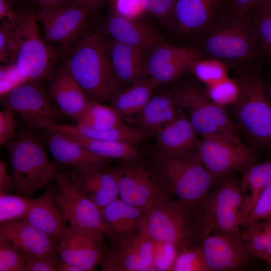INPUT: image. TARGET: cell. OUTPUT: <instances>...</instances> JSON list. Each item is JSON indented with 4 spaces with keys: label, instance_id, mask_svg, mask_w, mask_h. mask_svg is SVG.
<instances>
[{
    "label": "cell",
    "instance_id": "6da1fadb",
    "mask_svg": "<svg viewBox=\"0 0 271 271\" xmlns=\"http://www.w3.org/2000/svg\"><path fill=\"white\" fill-rule=\"evenodd\" d=\"M239 88L230 106L240 135L259 155L271 154V99L266 85L252 66L235 69Z\"/></svg>",
    "mask_w": 271,
    "mask_h": 271
},
{
    "label": "cell",
    "instance_id": "7a4b0ae2",
    "mask_svg": "<svg viewBox=\"0 0 271 271\" xmlns=\"http://www.w3.org/2000/svg\"><path fill=\"white\" fill-rule=\"evenodd\" d=\"M199 38L203 58L228 68L252 66L261 55L249 15L219 13Z\"/></svg>",
    "mask_w": 271,
    "mask_h": 271
},
{
    "label": "cell",
    "instance_id": "3957f363",
    "mask_svg": "<svg viewBox=\"0 0 271 271\" xmlns=\"http://www.w3.org/2000/svg\"><path fill=\"white\" fill-rule=\"evenodd\" d=\"M150 163L166 191L176 195L191 217H198L201 203L216 181L196 151L173 156L154 153Z\"/></svg>",
    "mask_w": 271,
    "mask_h": 271
},
{
    "label": "cell",
    "instance_id": "277c9868",
    "mask_svg": "<svg viewBox=\"0 0 271 271\" xmlns=\"http://www.w3.org/2000/svg\"><path fill=\"white\" fill-rule=\"evenodd\" d=\"M66 67L89 100L110 103L122 88L112 70L105 40L98 33L76 45Z\"/></svg>",
    "mask_w": 271,
    "mask_h": 271
},
{
    "label": "cell",
    "instance_id": "5b68a950",
    "mask_svg": "<svg viewBox=\"0 0 271 271\" xmlns=\"http://www.w3.org/2000/svg\"><path fill=\"white\" fill-rule=\"evenodd\" d=\"M11 167V187L18 194L31 198L54 182L59 175L40 141L33 134L22 132L6 145Z\"/></svg>",
    "mask_w": 271,
    "mask_h": 271
},
{
    "label": "cell",
    "instance_id": "8992f818",
    "mask_svg": "<svg viewBox=\"0 0 271 271\" xmlns=\"http://www.w3.org/2000/svg\"><path fill=\"white\" fill-rule=\"evenodd\" d=\"M235 172L218 179L200 206V214L195 221L202 225L206 235L212 232H240L239 227L244 197L240 180Z\"/></svg>",
    "mask_w": 271,
    "mask_h": 271
},
{
    "label": "cell",
    "instance_id": "52a82bcc",
    "mask_svg": "<svg viewBox=\"0 0 271 271\" xmlns=\"http://www.w3.org/2000/svg\"><path fill=\"white\" fill-rule=\"evenodd\" d=\"M55 183L57 201L69 227L102 245L106 228L101 209L76 187L68 175L59 173Z\"/></svg>",
    "mask_w": 271,
    "mask_h": 271
},
{
    "label": "cell",
    "instance_id": "ba28073f",
    "mask_svg": "<svg viewBox=\"0 0 271 271\" xmlns=\"http://www.w3.org/2000/svg\"><path fill=\"white\" fill-rule=\"evenodd\" d=\"M196 152L216 181L230 172L241 173L261 162L260 155L237 136L223 134L201 138Z\"/></svg>",
    "mask_w": 271,
    "mask_h": 271
},
{
    "label": "cell",
    "instance_id": "9c48e42d",
    "mask_svg": "<svg viewBox=\"0 0 271 271\" xmlns=\"http://www.w3.org/2000/svg\"><path fill=\"white\" fill-rule=\"evenodd\" d=\"M118 198L146 212L167 192L160 182L150 162L142 158L121 161L113 167Z\"/></svg>",
    "mask_w": 271,
    "mask_h": 271
},
{
    "label": "cell",
    "instance_id": "30bf717a",
    "mask_svg": "<svg viewBox=\"0 0 271 271\" xmlns=\"http://www.w3.org/2000/svg\"><path fill=\"white\" fill-rule=\"evenodd\" d=\"M35 14L20 15L15 29L18 51L15 63L28 81L41 79L53 69L56 53L41 37Z\"/></svg>",
    "mask_w": 271,
    "mask_h": 271
},
{
    "label": "cell",
    "instance_id": "8fae6325",
    "mask_svg": "<svg viewBox=\"0 0 271 271\" xmlns=\"http://www.w3.org/2000/svg\"><path fill=\"white\" fill-rule=\"evenodd\" d=\"M181 102L190 123L201 138L241 136L235 121L225 108L213 102L206 91L199 86L182 84Z\"/></svg>",
    "mask_w": 271,
    "mask_h": 271
},
{
    "label": "cell",
    "instance_id": "7c38bea8",
    "mask_svg": "<svg viewBox=\"0 0 271 271\" xmlns=\"http://www.w3.org/2000/svg\"><path fill=\"white\" fill-rule=\"evenodd\" d=\"M188 208L180 201L167 196L144 213L138 230L154 241L180 246L193 223Z\"/></svg>",
    "mask_w": 271,
    "mask_h": 271
},
{
    "label": "cell",
    "instance_id": "4fadbf2b",
    "mask_svg": "<svg viewBox=\"0 0 271 271\" xmlns=\"http://www.w3.org/2000/svg\"><path fill=\"white\" fill-rule=\"evenodd\" d=\"M100 262L103 271H154V241L138 229L109 239Z\"/></svg>",
    "mask_w": 271,
    "mask_h": 271
},
{
    "label": "cell",
    "instance_id": "5bb4252c",
    "mask_svg": "<svg viewBox=\"0 0 271 271\" xmlns=\"http://www.w3.org/2000/svg\"><path fill=\"white\" fill-rule=\"evenodd\" d=\"M28 81L2 97L3 107L18 114L29 126L42 129L56 123L61 112L38 84Z\"/></svg>",
    "mask_w": 271,
    "mask_h": 271
},
{
    "label": "cell",
    "instance_id": "9a60e30c",
    "mask_svg": "<svg viewBox=\"0 0 271 271\" xmlns=\"http://www.w3.org/2000/svg\"><path fill=\"white\" fill-rule=\"evenodd\" d=\"M202 252L210 271L245 270L256 258L247 248L240 232L208 234L203 240Z\"/></svg>",
    "mask_w": 271,
    "mask_h": 271
},
{
    "label": "cell",
    "instance_id": "2e32d148",
    "mask_svg": "<svg viewBox=\"0 0 271 271\" xmlns=\"http://www.w3.org/2000/svg\"><path fill=\"white\" fill-rule=\"evenodd\" d=\"M202 58L198 47H177L164 41L147 53V75L158 85L172 82L191 70L194 63Z\"/></svg>",
    "mask_w": 271,
    "mask_h": 271
},
{
    "label": "cell",
    "instance_id": "e0dca14e",
    "mask_svg": "<svg viewBox=\"0 0 271 271\" xmlns=\"http://www.w3.org/2000/svg\"><path fill=\"white\" fill-rule=\"evenodd\" d=\"M182 85L153 94L144 107L131 118L133 127L147 138H155L158 132L183 110Z\"/></svg>",
    "mask_w": 271,
    "mask_h": 271
},
{
    "label": "cell",
    "instance_id": "ac0fdd59",
    "mask_svg": "<svg viewBox=\"0 0 271 271\" xmlns=\"http://www.w3.org/2000/svg\"><path fill=\"white\" fill-rule=\"evenodd\" d=\"M89 11L76 4L42 9L35 14L43 28L47 43L66 44L75 39L83 28Z\"/></svg>",
    "mask_w": 271,
    "mask_h": 271
},
{
    "label": "cell",
    "instance_id": "d6986e66",
    "mask_svg": "<svg viewBox=\"0 0 271 271\" xmlns=\"http://www.w3.org/2000/svg\"><path fill=\"white\" fill-rule=\"evenodd\" d=\"M70 170L68 175L76 187L101 209L118 198L113 167L106 165L82 170Z\"/></svg>",
    "mask_w": 271,
    "mask_h": 271
},
{
    "label": "cell",
    "instance_id": "ffe728a7",
    "mask_svg": "<svg viewBox=\"0 0 271 271\" xmlns=\"http://www.w3.org/2000/svg\"><path fill=\"white\" fill-rule=\"evenodd\" d=\"M44 130L49 152L55 162L62 167L82 170L106 165L110 161L89 152L65 133L51 129Z\"/></svg>",
    "mask_w": 271,
    "mask_h": 271
},
{
    "label": "cell",
    "instance_id": "44dd1931",
    "mask_svg": "<svg viewBox=\"0 0 271 271\" xmlns=\"http://www.w3.org/2000/svg\"><path fill=\"white\" fill-rule=\"evenodd\" d=\"M0 237L13 243L25 256L38 257L56 253V243L25 218L1 223Z\"/></svg>",
    "mask_w": 271,
    "mask_h": 271
},
{
    "label": "cell",
    "instance_id": "7402d4cb",
    "mask_svg": "<svg viewBox=\"0 0 271 271\" xmlns=\"http://www.w3.org/2000/svg\"><path fill=\"white\" fill-rule=\"evenodd\" d=\"M56 244V253L59 259L79 267L82 271L93 270L100 263L103 250L102 245L70 227Z\"/></svg>",
    "mask_w": 271,
    "mask_h": 271
},
{
    "label": "cell",
    "instance_id": "603a6c76",
    "mask_svg": "<svg viewBox=\"0 0 271 271\" xmlns=\"http://www.w3.org/2000/svg\"><path fill=\"white\" fill-rule=\"evenodd\" d=\"M105 40L112 70L122 87L148 77L144 50L111 38Z\"/></svg>",
    "mask_w": 271,
    "mask_h": 271
},
{
    "label": "cell",
    "instance_id": "cb8c5ba5",
    "mask_svg": "<svg viewBox=\"0 0 271 271\" xmlns=\"http://www.w3.org/2000/svg\"><path fill=\"white\" fill-rule=\"evenodd\" d=\"M155 138L154 153L166 156L195 151L200 141L183 110L163 127Z\"/></svg>",
    "mask_w": 271,
    "mask_h": 271
},
{
    "label": "cell",
    "instance_id": "d4e9b609",
    "mask_svg": "<svg viewBox=\"0 0 271 271\" xmlns=\"http://www.w3.org/2000/svg\"><path fill=\"white\" fill-rule=\"evenodd\" d=\"M218 10V0H176L170 24L183 35L199 37Z\"/></svg>",
    "mask_w": 271,
    "mask_h": 271
},
{
    "label": "cell",
    "instance_id": "484cf974",
    "mask_svg": "<svg viewBox=\"0 0 271 271\" xmlns=\"http://www.w3.org/2000/svg\"><path fill=\"white\" fill-rule=\"evenodd\" d=\"M111 38L140 48L148 53L164 42L160 34L140 20H131L111 14L104 26Z\"/></svg>",
    "mask_w": 271,
    "mask_h": 271
},
{
    "label": "cell",
    "instance_id": "4316f807",
    "mask_svg": "<svg viewBox=\"0 0 271 271\" xmlns=\"http://www.w3.org/2000/svg\"><path fill=\"white\" fill-rule=\"evenodd\" d=\"M56 243L68 227L57 199V190H46L33 199L25 218Z\"/></svg>",
    "mask_w": 271,
    "mask_h": 271
},
{
    "label": "cell",
    "instance_id": "83f0119b",
    "mask_svg": "<svg viewBox=\"0 0 271 271\" xmlns=\"http://www.w3.org/2000/svg\"><path fill=\"white\" fill-rule=\"evenodd\" d=\"M48 93L62 113L76 120L89 100L66 67L59 71Z\"/></svg>",
    "mask_w": 271,
    "mask_h": 271
},
{
    "label": "cell",
    "instance_id": "f1b7e54d",
    "mask_svg": "<svg viewBox=\"0 0 271 271\" xmlns=\"http://www.w3.org/2000/svg\"><path fill=\"white\" fill-rule=\"evenodd\" d=\"M109 239L130 234L137 230L145 212L117 198L101 209Z\"/></svg>",
    "mask_w": 271,
    "mask_h": 271
},
{
    "label": "cell",
    "instance_id": "f546056e",
    "mask_svg": "<svg viewBox=\"0 0 271 271\" xmlns=\"http://www.w3.org/2000/svg\"><path fill=\"white\" fill-rule=\"evenodd\" d=\"M46 129L82 137L137 145L147 138L131 126L122 123L105 129L97 130L78 124L74 125L53 123L45 126Z\"/></svg>",
    "mask_w": 271,
    "mask_h": 271
},
{
    "label": "cell",
    "instance_id": "4dcf8cb0",
    "mask_svg": "<svg viewBox=\"0 0 271 271\" xmlns=\"http://www.w3.org/2000/svg\"><path fill=\"white\" fill-rule=\"evenodd\" d=\"M158 84L147 77L121 88L110 103L121 116L131 118L144 107Z\"/></svg>",
    "mask_w": 271,
    "mask_h": 271
},
{
    "label": "cell",
    "instance_id": "1f68e13d",
    "mask_svg": "<svg viewBox=\"0 0 271 271\" xmlns=\"http://www.w3.org/2000/svg\"><path fill=\"white\" fill-rule=\"evenodd\" d=\"M206 235L201 225L192 223L180 246L171 271H210L202 252Z\"/></svg>",
    "mask_w": 271,
    "mask_h": 271
},
{
    "label": "cell",
    "instance_id": "d6a6232c",
    "mask_svg": "<svg viewBox=\"0 0 271 271\" xmlns=\"http://www.w3.org/2000/svg\"><path fill=\"white\" fill-rule=\"evenodd\" d=\"M241 174L240 180L244 201L240 222L251 211L262 192L271 183V161L257 163Z\"/></svg>",
    "mask_w": 271,
    "mask_h": 271
},
{
    "label": "cell",
    "instance_id": "836d02e7",
    "mask_svg": "<svg viewBox=\"0 0 271 271\" xmlns=\"http://www.w3.org/2000/svg\"><path fill=\"white\" fill-rule=\"evenodd\" d=\"M66 134L89 152L107 159L124 161L141 158L143 156V152L135 145Z\"/></svg>",
    "mask_w": 271,
    "mask_h": 271
},
{
    "label": "cell",
    "instance_id": "e575fe53",
    "mask_svg": "<svg viewBox=\"0 0 271 271\" xmlns=\"http://www.w3.org/2000/svg\"><path fill=\"white\" fill-rule=\"evenodd\" d=\"M76 123L97 130L107 129L123 122V118L110 105L89 100Z\"/></svg>",
    "mask_w": 271,
    "mask_h": 271
},
{
    "label": "cell",
    "instance_id": "d590c367",
    "mask_svg": "<svg viewBox=\"0 0 271 271\" xmlns=\"http://www.w3.org/2000/svg\"><path fill=\"white\" fill-rule=\"evenodd\" d=\"M249 17L261 55L271 60V9L257 5Z\"/></svg>",
    "mask_w": 271,
    "mask_h": 271
},
{
    "label": "cell",
    "instance_id": "8d00e7d4",
    "mask_svg": "<svg viewBox=\"0 0 271 271\" xmlns=\"http://www.w3.org/2000/svg\"><path fill=\"white\" fill-rule=\"evenodd\" d=\"M227 68L218 60L202 58L194 63L191 71L200 81L209 87L228 78Z\"/></svg>",
    "mask_w": 271,
    "mask_h": 271
},
{
    "label": "cell",
    "instance_id": "74e56055",
    "mask_svg": "<svg viewBox=\"0 0 271 271\" xmlns=\"http://www.w3.org/2000/svg\"><path fill=\"white\" fill-rule=\"evenodd\" d=\"M33 201V199L20 194H1V223L25 218Z\"/></svg>",
    "mask_w": 271,
    "mask_h": 271
},
{
    "label": "cell",
    "instance_id": "f35d334b",
    "mask_svg": "<svg viewBox=\"0 0 271 271\" xmlns=\"http://www.w3.org/2000/svg\"><path fill=\"white\" fill-rule=\"evenodd\" d=\"M241 233L247 248L257 258L264 261L266 251L265 221L254 222Z\"/></svg>",
    "mask_w": 271,
    "mask_h": 271
},
{
    "label": "cell",
    "instance_id": "ab89813d",
    "mask_svg": "<svg viewBox=\"0 0 271 271\" xmlns=\"http://www.w3.org/2000/svg\"><path fill=\"white\" fill-rule=\"evenodd\" d=\"M0 271H28L24 253L2 237H0Z\"/></svg>",
    "mask_w": 271,
    "mask_h": 271
},
{
    "label": "cell",
    "instance_id": "60d3db41",
    "mask_svg": "<svg viewBox=\"0 0 271 271\" xmlns=\"http://www.w3.org/2000/svg\"><path fill=\"white\" fill-rule=\"evenodd\" d=\"M210 99L218 105L225 108L231 106L236 100L239 88L236 81L228 78L205 90Z\"/></svg>",
    "mask_w": 271,
    "mask_h": 271
},
{
    "label": "cell",
    "instance_id": "b9f144b4",
    "mask_svg": "<svg viewBox=\"0 0 271 271\" xmlns=\"http://www.w3.org/2000/svg\"><path fill=\"white\" fill-rule=\"evenodd\" d=\"M179 248L174 243L154 241V271H171Z\"/></svg>",
    "mask_w": 271,
    "mask_h": 271
},
{
    "label": "cell",
    "instance_id": "7bdbcfd3",
    "mask_svg": "<svg viewBox=\"0 0 271 271\" xmlns=\"http://www.w3.org/2000/svg\"><path fill=\"white\" fill-rule=\"evenodd\" d=\"M271 219V183L262 192L249 213L241 220L240 226Z\"/></svg>",
    "mask_w": 271,
    "mask_h": 271
},
{
    "label": "cell",
    "instance_id": "ee69618b",
    "mask_svg": "<svg viewBox=\"0 0 271 271\" xmlns=\"http://www.w3.org/2000/svg\"><path fill=\"white\" fill-rule=\"evenodd\" d=\"M18 42L16 31L0 27V60L8 64L16 62Z\"/></svg>",
    "mask_w": 271,
    "mask_h": 271
},
{
    "label": "cell",
    "instance_id": "f6af8a7d",
    "mask_svg": "<svg viewBox=\"0 0 271 271\" xmlns=\"http://www.w3.org/2000/svg\"><path fill=\"white\" fill-rule=\"evenodd\" d=\"M176 0H142L146 14L164 23H171Z\"/></svg>",
    "mask_w": 271,
    "mask_h": 271
},
{
    "label": "cell",
    "instance_id": "bcb514c9",
    "mask_svg": "<svg viewBox=\"0 0 271 271\" xmlns=\"http://www.w3.org/2000/svg\"><path fill=\"white\" fill-rule=\"evenodd\" d=\"M112 14L131 20H140L146 13L142 0H110Z\"/></svg>",
    "mask_w": 271,
    "mask_h": 271
},
{
    "label": "cell",
    "instance_id": "7dc6e473",
    "mask_svg": "<svg viewBox=\"0 0 271 271\" xmlns=\"http://www.w3.org/2000/svg\"><path fill=\"white\" fill-rule=\"evenodd\" d=\"M28 81L16 63L1 69V96L3 97L15 87Z\"/></svg>",
    "mask_w": 271,
    "mask_h": 271
},
{
    "label": "cell",
    "instance_id": "c3c4849f",
    "mask_svg": "<svg viewBox=\"0 0 271 271\" xmlns=\"http://www.w3.org/2000/svg\"><path fill=\"white\" fill-rule=\"evenodd\" d=\"M259 0H218L219 13L249 15ZM217 13V14H218Z\"/></svg>",
    "mask_w": 271,
    "mask_h": 271
},
{
    "label": "cell",
    "instance_id": "681fc988",
    "mask_svg": "<svg viewBox=\"0 0 271 271\" xmlns=\"http://www.w3.org/2000/svg\"><path fill=\"white\" fill-rule=\"evenodd\" d=\"M15 114L10 109L3 107L0 110V145H6L18 133L16 131Z\"/></svg>",
    "mask_w": 271,
    "mask_h": 271
},
{
    "label": "cell",
    "instance_id": "f907efd6",
    "mask_svg": "<svg viewBox=\"0 0 271 271\" xmlns=\"http://www.w3.org/2000/svg\"><path fill=\"white\" fill-rule=\"evenodd\" d=\"M25 256L28 271H58L60 259L55 253L43 256Z\"/></svg>",
    "mask_w": 271,
    "mask_h": 271
},
{
    "label": "cell",
    "instance_id": "816d5d0a",
    "mask_svg": "<svg viewBox=\"0 0 271 271\" xmlns=\"http://www.w3.org/2000/svg\"><path fill=\"white\" fill-rule=\"evenodd\" d=\"M20 15L16 13L7 0H0L1 27L15 30Z\"/></svg>",
    "mask_w": 271,
    "mask_h": 271
},
{
    "label": "cell",
    "instance_id": "f5cc1de1",
    "mask_svg": "<svg viewBox=\"0 0 271 271\" xmlns=\"http://www.w3.org/2000/svg\"><path fill=\"white\" fill-rule=\"evenodd\" d=\"M11 187V176L9 173L7 165L0 161V195L6 194Z\"/></svg>",
    "mask_w": 271,
    "mask_h": 271
},
{
    "label": "cell",
    "instance_id": "db71d44e",
    "mask_svg": "<svg viewBox=\"0 0 271 271\" xmlns=\"http://www.w3.org/2000/svg\"><path fill=\"white\" fill-rule=\"evenodd\" d=\"M266 234V251L264 261L271 267V219L265 221Z\"/></svg>",
    "mask_w": 271,
    "mask_h": 271
},
{
    "label": "cell",
    "instance_id": "11a10c76",
    "mask_svg": "<svg viewBox=\"0 0 271 271\" xmlns=\"http://www.w3.org/2000/svg\"><path fill=\"white\" fill-rule=\"evenodd\" d=\"M89 12L101 4V0H76L75 3Z\"/></svg>",
    "mask_w": 271,
    "mask_h": 271
},
{
    "label": "cell",
    "instance_id": "9f6ffc18",
    "mask_svg": "<svg viewBox=\"0 0 271 271\" xmlns=\"http://www.w3.org/2000/svg\"><path fill=\"white\" fill-rule=\"evenodd\" d=\"M58 271H82L79 267L60 260L58 263Z\"/></svg>",
    "mask_w": 271,
    "mask_h": 271
},
{
    "label": "cell",
    "instance_id": "6f0895ef",
    "mask_svg": "<svg viewBox=\"0 0 271 271\" xmlns=\"http://www.w3.org/2000/svg\"><path fill=\"white\" fill-rule=\"evenodd\" d=\"M258 5H260L265 8L271 9V0H259Z\"/></svg>",
    "mask_w": 271,
    "mask_h": 271
},
{
    "label": "cell",
    "instance_id": "680465c9",
    "mask_svg": "<svg viewBox=\"0 0 271 271\" xmlns=\"http://www.w3.org/2000/svg\"><path fill=\"white\" fill-rule=\"evenodd\" d=\"M64 0H50L49 8H55L61 6V4Z\"/></svg>",
    "mask_w": 271,
    "mask_h": 271
},
{
    "label": "cell",
    "instance_id": "91938a15",
    "mask_svg": "<svg viewBox=\"0 0 271 271\" xmlns=\"http://www.w3.org/2000/svg\"><path fill=\"white\" fill-rule=\"evenodd\" d=\"M42 9H47L49 7L50 0H37Z\"/></svg>",
    "mask_w": 271,
    "mask_h": 271
},
{
    "label": "cell",
    "instance_id": "94428289",
    "mask_svg": "<svg viewBox=\"0 0 271 271\" xmlns=\"http://www.w3.org/2000/svg\"><path fill=\"white\" fill-rule=\"evenodd\" d=\"M269 95H270V98L271 99V86H270V89H269Z\"/></svg>",
    "mask_w": 271,
    "mask_h": 271
},
{
    "label": "cell",
    "instance_id": "6125c7cd",
    "mask_svg": "<svg viewBox=\"0 0 271 271\" xmlns=\"http://www.w3.org/2000/svg\"><path fill=\"white\" fill-rule=\"evenodd\" d=\"M105 0H101V4L102 3V2H103Z\"/></svg>",
    "mask_w": 271,
    "mask_h": 271
}]
</instances>
